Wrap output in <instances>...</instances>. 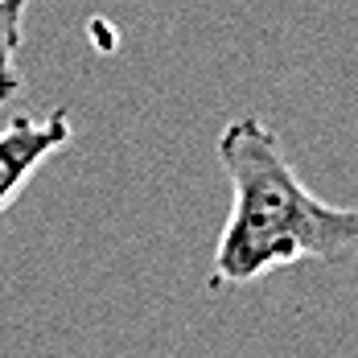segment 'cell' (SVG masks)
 <instances>
[{"label": "cell", "instance_id": "1", "mask_svg": "<svg viewBox=\"0 0 358 358\" xmlns=\"http://www.w3.org/2000/svg\"><path fill=\"white\" fill-rule=\"evenodd\" d=\"M215 152L231 178V215L215 243L210 288L255 285L305 259L338 264L358 255V206L322 202L259 115L231 120Z\"/></svg>", "mask_w": 358, "mask_h": 358}, {"label": "cell", "instance_id": "2", "mask_svg": "<svg viewBox=\"0 0 358 358\" xmlns=\"http://www.w3.org/2000/svg\"><path fill=\"white\" fill-rule=\"evenodd\" d=\"M74 136L71 111L54 108L50 115H13L0 128V215L25 194L34 173L62 152Z\"/></svg>", "mask_w": 358, "mask_h": 358}, {"label": "cell", "instance_id": "3", "mask_svg": "<svg viewBox=\"0 0 358 358\" xmlns=\"http://www.w3.org/2000/svg\"><path fill=\"white\" fill-rule=\"evenodd\" d=\"M21 41H25V4L21 0H0V108H8L25 78H21Z\"/></svg>", "mask_w": 358, "mask_h": 358}, {"label": "cell", "instance_id": "4", "mask_svg": "<svg viewBox=\"0 0 358 358\" xmlns=\"http://www.w3.org/2000/svg\"><path fill=\"white\" fill-rule=\"evenodd\" d=\"M21 4H25V8H29V0H21Z\"/></svg>", "mask_w": 358, "mask_h": 358}]
</instances>
